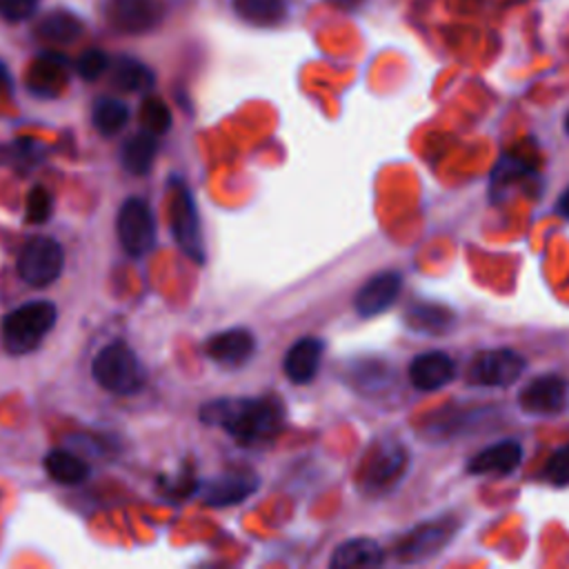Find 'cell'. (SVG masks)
I'll return each instance as SVG.
<instances>
[{"instance_id":"6da1fadb","label":"cell","mask_w":569,"mask_h":569,"mask_svg":"<svg viewBox=\"0 0 569 569\" xmlns=\"http://www.w3.org/2000/svg\"><path fill=\"white\" fill-rule=\"evenodd\" d=\"M198 418L222 429L242 447L271 442L284 427V405L278 396L216 398L200 407Z\"/></svg>"},{"instance_id":"7a4b0ae2","label":"cell","mask_w":569,"mask_h":569,"mask_svg":"<svg viewBox=\"0 0 569 569\" xmlns=\"http://www.w3.org/2000/svg\"><path fill=\"white\" fill-rule=\"evenodd\" d=\"M58 307L51 300H29L0 320V342L9 356L36 351L44 336L56 327Z\"/></svg>"},{"instance_id":"3957f363","label":"cell","mask_w":569,"mask_h":569,"mask_svg":"<svg viewBox=\"0 0 569 569\" xmlns=\"http://www.w3.org/2000/svg\"><path fill=\"white\" fill-rule=\"evenodd\" d=\"M91 376L104 391L116 396H136L147 385V369L124 340H113L96 353Z\"/></svg>"},{"instance_id":"277c9868","label":"cell","mask_w":569,"mask_h":569,"mask_svg":"<svg viewBox=\"0 0 569 569\" xmlns=\"http://www.w3.org/2000/svg\"><path fill=\"white\" fill-rule=\"evenodd\" d=\"M169 227L178 249L196 264H204L207 253H204V238H202L198 204L189 184L180 178H171Z\"/></svg>"},{"instance_id":"5b68a950","label":"cell","mask_w":569,"mask_h":569,"mask_svg":"<svg viewBox=\"0 0 569 569\" xmlns=\"http://www.w3.org/2000/svg\"><path fill=\"white\" fill-rule=\"evenodd\" d=\"M409 467V451L402 442L382 440L362 458L358 471V487L367 496H380L391 491Z\"/></svg>"},{"instance_id":"8992f818","label":"cell","mask_w":569,"mask_h":569,"mask_svg":"<svg viewBox=\"0 0 569 569\" xmlns=\"http://www.w3.org/2000/svg\"><path fill=\"white\" fill-rule=\"evenodd\" d=\"M116 236L122 251L142 258L156 247V216L142 196H129L116 216Z\"/></svg>"},{"instance_id":"52a82bcc","label":"cell","mask_w":569,"mask_h":569,"mask_svg":"<svg viewBox=\"0 0 569 569\" xmlns=\"http://www.w3.org/2000/svg\"><path fill=\"white\" fill-rule=\"evenodd\" d=\"M18 276L38 289L53 284L64 269V251L62 244L51 236H31L16 260Z\"/></svg>"},{"instance_id":"ba28073f","label":"cell","mask_w":569,"mask_h":569,"mask_svg":"<svg viewBox=\"0 0 569 569\" xmlns=\"http://www.w3.org/2000/svg\"><path fill=\"white\" fill-rule=\"evenodd\" d=\"M527 367V360L513 349L480 351L467 367V382L473 387H509Z\"/></svg>"},{"instance_id":"9c48e42d","label":"cell","mask_w":569,"mask_h":569,"mask_svg":"<svg viewBox=\"0 0 569 569\" xmlns=\"http://www.w3.org/2000/svg\"><path fill=\"white\" fill-rule=\"evenodd\" d=\"M111 27L127 36L153 31L167 13L164 0H107L104 7Z\"/></svg>"},{"instance_id":"30bf717a","label":"cell","mask_w":569,"mask_h":569,"mask_svg":"<svg viewBox=\"0 0 569 569\" xmlns=\"http://www.w3.org/2000/svg\"><path fill=\"white\" fill-rule=\"evenodd\" d=\"M518 405L522 411L533 416L560 413L569 405V382L556 373L538 376L520 389Z\"/></svg>"},{"instance_id":"8fae6325","label":"cell","mask_w":569,"mask_h":569,"mask_svg":"<svg viewBox=\"0 0 569 569\" xmlns=\"http://www.w3.org/2000/svg\"><path fill=\"white\" fill-rule=\"evenodd\" d=\"M258 485L260 478L251 469H233L198 485L196 493H200L202 502L209 507H231L247 500Z\"/></svg>"},{"instance_id":"7c38bea8","label":"cell","mask_w":569,"mask_h":569,"mask_svg":"<svg viewBox=\"0 0 569 569\" xmlns=\"http://www.w3.org/2000/svg\"><path fill=\"white\" fill-rule=\"evenodd\" d=\"M453 536V527L447 520H431L422 522L409 533L402 536V540L396 542L393 556L402 562H420L433 553H438Z\"/></svg>"},{"instance_id":"4fadbf2b","label":"cell","mask_w":569,"mask_h":569,"mask_svg":"<svg viewBox=\"0 0 569 569\" xmlns=\"http://www.w3.org/2000/svg\"><path fill=\"white\" fill-rule=\"evenodd\" d=\"M256 351V336L247 327H231L207 338L204 356L227 369L244 365Z\"/></svg>"},{"instance_id":"5bb4252c","label":"cell","mask_w":569,"mask_h":569,"mask_svg":"<svg viewBox=\"0 0 569 569\" xmlns=\"http://www.w3.org/2000/svg\"><path fill=\"white\" fill-rule=\"evenodd\" d=\"M71 71V60L58 51H42L33 58L27 71V89L40 98L58 96Z\"/></svg>"},{"instance_id":"9a60e30c","label":"cell","mask_w":569,"mask_h":569,"mask_svg":"<svg viewBox=\"0 0 569 569\" xmlns=\"http://www.w3.org/2000/svg\"><path fill=\"white\" fill-rule=\"evenodd\" d=\"M400 289L402 276L398 271H380L358 289L353 298V309L360 318H373L396 302Z\"/></svg>"},{"instance_id":"2e32d148","label":"cell","mask_w":569,"mask_h":569,"mask_svg":"<svg viewBox=\"0 0 569 569\" xmlns=\"http://www.w3.org/2000/svg\"><path fill=\"white\" fill-rule=\"evenodd\" d=\"M407 373L418 391H436L456 378V362L445 351H425L411 360Z\"/></svg>"},{"instance_id":"e0dca14e","label":"cell","mask_w":569,"mask_h":569,"mask_svg":"<svg viewBox=\"0 0 569 569\" xmlns=\"http://www.w3.org/2000/svg\"><path fill=\"white\" fill-rule=\"evenodd\" d=\"M522 447L518 440H500L469 458L467 471L473 476H507L518 469Z\"/></svg>"},{"instance_id":"ac0fdd59","label":"cell","mask_w":569,"mask_h":569,"mask_svg":"<svg viewBox=\"0 0 569 569\" xmlns=\"http://www.w3.org/2000/svg\"><path fill=\"white\" fill-rule=\"evenodd\" d=\"M325 353V342L311 336L296 340L282 360V369L293 385H307L316 378Z\"/></svg>"},{"instance_id":"d6986e66","label":"cell","mask_w":569,"mask_h":569,"mask_svg":"<svg viewBox=\"0 0 569 569\" xmlns=\"http://www.w3.org/2000/svg\"><path fill=\"white\" fill-rule=\"evenodd\" d=\"M84 31L82 20L69 9H53L36 22V38L51 47H64L76 42Z\"/></svg>"},{"instance_id":"ffe728a7","label":"cell","mask_w":569,"mask_h":569,"mask_svg":"<svg viewBox=\"0 0 569 569\" xmlns=\"http://www.w3.org/2000/svg\"><path fill=\"white\" fill-rule=\"evenodd\" d=\"M158 136L147 129L129 136L120 147V162L124 171L131 176H147L158 156Z\"/></svg>"},{"instance_id":"44dd1931","label":"cell","mask_w":569,"mask_h":569,"mask_svg":"<svg viewBox=\"0 0 569 569\" xmlns=\"http://www.w3.org/2000/svg\"><path fill=\"white\" fill-rule=\"evenodd\" d=\"M453 311L438 302H413L405 311V322L409 329L429 336H442L453 327Z\"/></svg>"},{"instance_id":"7402d4cb","label":"cell","mask_w":569,"mask_h":569,"mask_svg":"<svg viewBox=\"0 0 569 569\" xmlns=\"http://www.w3.org/2000/svg\"><path fill=\"white\" fill-rule=\"evenodd\" d=\"M385 560V549L373 538H351L333 549L329 565L333 569L376 567Z\"/></svg>"},{"instance_id":"603a6c76","label":"cell","mask_w":569,"mask_h":569,"mask_svg":"<svg viewBox=\"0 0 569 569\" xmlns=\"http://www.w3.org/2000/svg\"><path fill=\"white\" fill-rule=\"evenodd\" d=\"M233 13L253 27H278L289 18V0H231Z\"/></svg>"},{"instance_id":"cb8c5ba5","label":"cell","mask_w":569,"mask_h":569,"mask_svg":"<svg viewBox=\"0 0 569 569\" xmlns=\"http://www.w3.org/2000/svg\"><path fill=\"white\" fill-rule=\"evenodd\" d=\"M109 76H111V84L127 93L149 91L156 84L153 71L142 60L131 56H118L109 64Z\"/></svg>"},{"instance_id":"d4e9b609","label":"cell","mask_w":569,"mask_h":569,"mask_svg":"<svg viewBox=\"0 0 569 569\" xmlns=\"http://www.w3.org/2000/svg\"><path fill=\"white\" fill-rule=\"evenodd\" d=\"M42 467L47 471V476L58 482V485H64V487H71V485H80L89 478L91 473V467L87 465V460H82L80 456H76L73 451L69 449H51L44 460H42Z\"/></svg>"},{"instance_id":"484cf974","label":"cell","mask_w":569,"mask_h":569,"mask_svg":"<svg viewBox=\"0 0 569 569\" xmlns=\"http://www.w3.org/2000/svg\"><path fill=\"white\" fill-rule=\"evenodd\" d=\"M129 107L124 100L113 98V96H100L96 98L93 107H91V122L96 127V131L104 138L118 136L127 122H129Z\"/></svg>"},{"instance_id":"4316f807","label":"cell","mask_w":569,"mask_h":569,"mask_svg":"<svg viewBox=\"0 0 569 569\" xmlns=\"http://www.w3.org/2000/svg\"><path fill=\"white\" fill-rule=\"evenodd\" d=\"M536 171L533 167H529L522 158H513V156H507L502 158L496 169H493V176H491V196L496 198L502 189H507L511 182H518V180H527V178H533Z\"/></svg>"},{"instance_id":"83f0119b","label":"cell","mask_w":569,"mask_h":569,"mask_svg":"<svg viewBox=\"0 0 569 569\" xmlns=\"http://www.w3.org/2000/svg\"><path fill=\"white\" fill-rule=\"evenodd\" d=\"M138 118H140L142 129L156 133L158 138L171 129V111H169V107L164 104V100H160V98H156V96H147V98L142 100Z\"/></svg>"},{"instance_id":"f1b7e54d","label":"cell","mask_w":569,"mask_h":569,"mask_svg":"<svg viewBox=\"0 0 569 569\" xmlns=\"http://www.w3.org/2000/svg\"><path fill=\"white\" fill-rule=\"evenodd\" d=\"M53 213V196L44 184H33L27 193L24 220L29 224H44Z\"/></svg>"},{"instance_id":"f546056e","label":"cell","mask_w":569,"mask_h":569,"mask_svg":"<svg viewBox=\"0 0 569 569\" xmlns=\"http://www.w3.org/2000/svg\"><path fill=\"white\" fill-rule=\"evenodd\" d=\"M111 64V58L102 51V49H87L78 62H76V71L82 80H98Z\"/></svg>"},{"instance_id":"4dcf8cb0","label":"cell","mask_w":569,"mask_h":569,"mask_svg":"<svg viewBox=\"0 0 569 569\" xmlns=\"http://www.w3.org/2000/svg\"><path fill=\"white\" fill-rule=\"evenodd\" d=\"M542 480L553 487H567L569 485V445L558 449L542 469Z\"/></svg>"},{"instance_id":"1f68e13d","label":"cell","mask_w":569,"mask_h":569,"mask_svg":"<svg viewBox=\"0 0 569 569\" xmlns=\"http://www.w3.org/2000/svg\"><path fill=\"white\" fill-rule=\"evenodd\" d=\"M40 0H0V18L7 22H22L31 18Z\"/></svg>"},{"instance_id":"d6a6232c","label":"cell","mask_w":569,"mask_h":569,"mask_svg":"<svg viewBox=\"0 0 569 569\" xmlns=\"http://www.w3.org/2000/svg\"><path fill=\"white\" fill-rule=\"evenodd\" d=\"M558 213L569 220V189H567V191L560 196V200H558Z\"/></svg>"},{"instance_id":"836d02e7","label":"cell","mask_w":569,"mask_h":569,"mask_svg":"<svg viewBox=\"0 0 569 569\" xmlns=\"http://www.w3.org/2000/svg\"><path fill=\"white\" fill-rule=\"evenodd\" d=\"M327 2L333 7H340V9H356L362 4V0H327Z\"/></svg>"},{"instance_id":"e575fe53","label":"cell","mask_w":569,"mask_h":569,"mask_svg":"<svg viewBox=\"0 0 569 569\" xmlns=\"http://www.w3.org/2000/svg\"><path fill=\"white\" fill-rule=\"evenodd\" d=\"M4 84H9V73H7L4 62H0V87H4Z\"/></svg>"},{"instance_id":"d590c367","label":"cell","mask_w":569,"mask_h":569,"mask_svg":"<svg viewBox=\"0 0 569 569\" xmlns=\"http://www.w3.org/2000/svg\"><path fill=\"white\" fill-rule=\"evenodd\" d=\"M565 129H567V133H569V116H567V120H565Z\"/></svg>"}]
</instances>
